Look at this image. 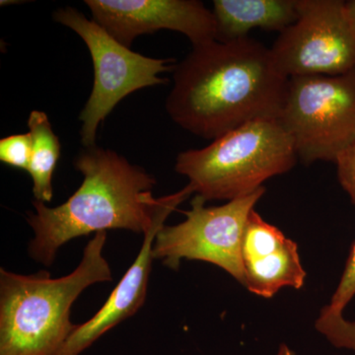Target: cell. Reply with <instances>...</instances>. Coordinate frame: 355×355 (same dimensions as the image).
Masks as SVG:
<instances>
[{"label": "cell", "instance_id": "cell-1", "mask_svg": "<svg viewBox=\"0 0 355 355\" xmlns=\"http://www.w3.org/2000/svg\"><path fill=\"white\" fill-rule=\"evenodd\" d=\"M173 72L168 114L210 140L253 121L279 119L289 83L272 50L250 37L193 46Z\"/></svg>", "mask_w": 355, "mask_h": 355}, {"label": "cell", "instance_id": "cell-2", "mask_svg": "<svg viewBox=\"0 0 355 355\" xmlns=\"http://www.w3.org/2000/svg\"><path fill=\"white\" fill-rule=\"evenodd\" d=\"M74 167L83 181L67 202L50 207L34 200L35 211L28 212L27 221L34 232L28 252L44 266L53 265L58 250L81 236L114 229L144 235L195 193L188 184L172 195L154 198L153 175L97 146L84 149Z\"/></svg>", "mask_w": 355, "mask_h": 355}, {"label": "cell", "instance_id": "cell-3", "mask_svg": "<svg viewBox=\"0 0 355 355\" xmlns=\"http://www.w3.org/2000/svg\"><path fill=\"white\" fill-rule=\"evenodd\" d=\"M107 233L94 235L73 272L19 275L0 268V355H57L76 324L70 310L89 286L112 280L103 250Z\"/></svg>", "mask_w": 355, "mask_h": 355}, {"label": "cell", "instance_id": "cell-4", "mask_svg": "<svg viewBox=\"0 0 355 355\" xmlns=\"http://www.w3.org/2000/svg\"><path fill=\"white\" fill-rule=\"evenodd\" d=\"M297 158L279 119H261L217 137L205 148L180 153L175 170L188 177L193 193L205 202H230L291 171Z\"/></svg>", "mask_w": 355, "mask_h": 355}, {"label": "cell", "instance_id": "cell-5", "mask_svg": "<svg viewBox=\"0 0 355 355\" xmlns=\"http://www.w3.org/2000/svg\"><path fill=\"white\" fill-rule=\"evenodd\" d=\"M279 121L303 163H335L355 141V71L291 77Z\"/></svg>", "mask_w": 355, "mask_h": 355}, {"label": "cell", "instance_id": "cell-6", "mask_svg": "<svg viewBox=\"0 0 355 355\" xmlns=\"http://www.w3.org/2000/svg\"><path fill=\"white\" fill-rule=\"evenodd\" d=\"M53 18L76 32L90 51L94 84L79 120L83 123L80 137L84 147L96 146L98 128L114 107L135 91L167 83L168 79L159 74L174 71L175 60L148 58L132 51L73 7L58 9Z\"/></svg>", "mask_w": 355, "mask_h": 355}, {"label": "cell", "instance_id": "cell-7", "mask_svg": "<svg viewBox=\"0 0 355 355\" xmlns=\"http://www.w3.org/2000/svg\"><path fill=\"white\" fill-rule=\"evenodd\" d=\"M266 189L236 198L219 207H205V200L195 196L186 220L164 226L153 244L154 260L178 270L182 260L207 261L219 266L244 286L242 241L245 227L254 205Z\"/></svg>", "mask_w": 355, "mask_h": 355}, {"label": "cell", "instance_id": "cell-8", "mask_svg": "<svg viewBox=\"0 0 355 355\" xmlns=\"http://www.w3.org/2000/svg\"><path fill=\"white\" fill-rule=\"evenodd\" d=\"M298 19L273 44V58L288 78L355 71V36L342 0H298Z\"/></svg>", "mask_w": 355, "mask_h": 355}, {"label": "cell", "instance_id": "cell-9", "mask_svg": "<svg viewBox=\"0 0 355 355\" xmlns=\"http://www.w3.org/2000/svg\"><path fill=\"white\" fill-rule=\"evenodd\" d=\"M93 20L130 48L137 37L171 30L188 37L193 46L216 40L214 12L198 0H86Z\"/></svg>", "mask_w": 355, "mask_h": 355}, {"label": "cell", "instance_id": "cell-10", "mask_svg": "<svg viewBox=\"0 0 355 355\" xmlns=\"http://www.w3.org/2000/svg\"><path fill=\"white\" fill-rule=\"evenodd\" d=\"M166 219H159L144 233L139 254L101 309L85 323L76 324L57 355H80L104 334L133 316L144 306L154 260V241L164 227Z\"/></svg>", "mask_w": 355, "mask_h": 355}, {"label": "cell", "instance_id": "cell-11", "mask_svg": "<svg viewBox=\"0 0 355 355\" xmlns=\"http://www.w3.org/2000/svg\"><path fill=\"white\" fill-rule=\"evenodd\" d=\"M298 0H216V41L246 38L253 29L284 32L298 19Z\"/></svg>", "mask_w": 355, "mask_h": 355}, {"label": "cell", "instance_id": "cell-12", "mask_svg": "<svg viewBox=\"0 0 355 355\" xmlns=\"http://www.w3.org/2000/svg\"><path fill=\"white\" fill-rule=\"evenodd\" d=\"M244 286L248 291L263 298H272L279 289L302 288L306 272L301 265L298 246L288 239L279 249L243 261Z\"/></svg>", "mask_w": 355, "mask_h": 355}, {"label": "cell", "instance_id": "cell-13", "mask_svg": "<svg viewBox=\"0 0 355 355\" xmlns=\"http://www.w3.org/2000/svg\"><path fill=\"white\" fill-rule=\"evenodd\" d=\"M27 123L32 139V156L28 173L32 178L33 193L35 200L46 205L53 200V173L60 158L62 146L44 112H31Z\"/></svg>", "mask_w": 355, "mask_h": 355}, {"label": "cell", "instance_id": "cell-14", "mask_svg": "<svg viewBox=\"0 0 355 355\" xmlns=\"http://www.w3.org/2000/svg\"><path fill=\"white\" fill-rule=\"evenodd\" d=\"M315 326L334 347L355 352V322L345 319L343 313L336 312L327 305L320 313Z\"/></svg>", "mask_w": 355, "mask_h": 355}, {"label": "cell", "instance_id": "cell-15", "mask_svg": "<svg viewBox=\"0 0 355 355\" xmlns=\"http://www.w3.org/2000/svg\"><path fill=\"white\" fill-rule=\"evenodd\" d=\"M32 156L29 132L9 135L0 140V161L4 164L28 172Z\"/></svg>", "mask_w": 355, "mask_h": 355}, {"label": "cell", "instance_id": "cell-16", "mask_svg": "<svg viewBox=\"0 0 355 355\" xmlns=\"http://www.w3.org/2000/svg\"><path fill=\"white\" fill-rule=\"evenodd\" d=\"M355 296V242L352 248L349 260L343 270L342 279L331 297L329 307L336 312L343 313Z\"/></svg>", "mask_w": 355, "mask_h": 355}, {"label": "cell", "instance_id": "cell-17", "mask_svg": "<svg viewBox=\"0 0 355 355\" xmlns=\"http://www.w3.org/2000/svg\"><path fill=\"white\" fill-rule=\"evenodd\" d=\"M338 181L355 205V141L336 160Z\"/></svg>", "mask_w": 355, "mask_h": 355}, {"label": "cell", "instance_id": "cell-18", "mask_svg": "<svg viewBox=\"0 0 355 355\" xmlns=\"http://www.w3.org/2000/svg\"><path fill=\"white\" fill-rule=\"evenodd\" d=\"M343 11L355 36V0L343 1Z\"/></svg>", "mask_w": 355, "mask_h": 355}, {"label": "cell", "instance_id": "cell-19", "mask_svg": "<svg viewBox=\"0 0 355 355\" xmlns=\"http://www.w3.org/2000/svg\"><path fill=\"white\" fill-rule=\"evenodd\" d=\"M277 355H296L293 350L289 349L286 345H282L279 347V352Z\"/></svg>", "mask_w": 355, "mask_h": 355}]
</instances>
